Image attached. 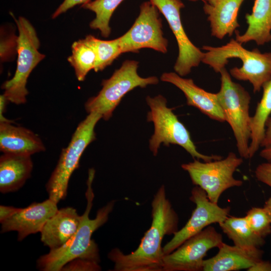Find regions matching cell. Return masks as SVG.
I'll return each mask as SVG.
<instances>
[{
    "label": "cell",
    "instance_id": "obj_26",
    "mask_svg": "<svg viewBox=\"0 0 271 271\" xmlns=\"http://www.w3.org/2000/svg\"><path fill=\"white\" fill-rule=\"evenodd\" d=\"M91 37L96 55L94 71L97 72L111 65L122 52L118 38L111 40H102L92 35Z\"/></svg>",
    "mask_w": 271,
    "mask_h": 271
},
{
    "label": "cell",
    "instance_id": "obj_7",
    "mask_svg": "<svg viewBox=\"0 0 271 271\" xmlns=\"http://www.w3.org/2000/svg\"><path fill=\"white\" fill-rule=\"evenodd\" d=\"M139 64L137 61L126 60L110 78L103 80L100 91L96 96L89 98L85 104L87 112H97L102 118L107 120L128 92L138 87L145 88L158 84L159 80L156 76L143 78L138 74Z\"/></svg>",
    "mask_w": 271,
    "mask_h": 271
},
{
    "label": "cell",
    "instance_id": "obj_4",
    "mask_svg": "<svg viewBox=\"0 0 271 271\" xmlns=\"http://www.w3.org/2000/svg\"><path fill=\"white\" fill-rule=\"evenodd\" d=\"M150 108L148 112V121L154 125V132L149 140V148L156 156L162 144L169 147L177 145L184 149L194 159L209 162L220 160L219 155H206L200 153L193 142L190 134L185 125L173 111L174 108L167 106V101L162 95L146 97Z\"/></svg>",
    "mask_w": 271,
    "mask_h": 271
},
{
    "label": "cell",
    "instance_id": "obj_28",
    "mask_svg": "<svg viewBox=\"0 0 271 271\" xmlns=\"http://www.w3.org/2000/svg\"><path fill=\"white\" fill-rule=\"evenodd\" d=\"M101 270L99 263L83 258H76L67 263L61 271H98Z\"/></svg>",
    "mask_w": 271,
    "mask_h": 271
},
{
    "label": "cell",
    "instance_id": "obj_24",
    "mask_svg": "<svg viewBox=\"0 0 271 271\" xmlns=\"http://www.w3.org/2000/svg\"><path fill=\"white\" fill-rule=\"evenodd\" d=\"M71 52L67 60L73 68L78 80L83 81L88 72L94 70L96 62V52L91 35L74 42L71 46Z\"/></svg>",
    "mask_w": 271,
    "mask_h": 271
},
{
    "label": "cell",
    "instance_id": "obj_21",
    "mask_svg": "<svg viewBox=\"0 0 271 271\" xmlns=\"http://www.w3.org/2000/svg\"><path fill=\"white\" fill-rule=\"evenodd\" d=\"M33 164L30 156L4 154L0 158V191L15 192L31 174Z\"/></svg>",
    "mask_w": 271,
    "mask_h": 271
},
{
    "label": "cell",
    "instance_id": "obj_20",
    "mask_svg": "<svg viewBox=\"0 0 271 271\" xmlns=\"http://www.w3.org/2000/svg\"><path fill=\"white\" fill-rule=\"evenodd\" d=\"M245 18L247 28L242 35L235 31L237 41L242 44L253 41L258 45L271 41V0H255L251 13Z\"/></svg>",
    "mask_w": 271,
    "mask_h": 271
},
{
    "label": "cell",
    "instance_id": "obj_23",
    "mask_svg": "<svg viewBox=\"0 0 271 271\" xmlns=\"http://www.w3.org/2000/svg\"><path fill=\"white\" fill-rule=\"evenodd\" d=\"M219 225L236 246L247 248H258L264 243V238L253 231L245 216H228Z\"/></svg>",
    "mask_w": 271,
    "mask_h": 271
},
{
    "label": "cell",
    "instance_id": "obj_6",
    "mask_svg": "<svg viewBox=\"0 0 271 271\" xmlns=\"http://www.w3.org/2000/svg\"><path fill=\"white\" fill-rule=\"evenodd\" d=\"M101 118V115L97 112L89 113L79 123L68 146L62 149L58 163L46 185L49 198L56 203L66 198L70 177L78 168L84 150L95 140V127Z\"/></svg>",
    "mask_w": 271,
    "mask_h": 271
},
{
    "label": "cell",
    "instance_id": "obj_35",
    "mask_svg": "<svg viewBox=\"0 0 271 271\" xmlns=\"http://www.w3.org/2000/svg\"><path fill=\"white\" fill-rule=\"evenodd\" d=\"M9 102L4 94L0 96V122H12L14 121L12 120L5 118L4 116V112L6 108V105Z\"/></svg>",
    "mask_w": 271,
    "mask_h": 271
},
{
    "label": "cell",
    "instance_id": "obj_10",
    "mask_svg": "<svg viewBox=\"0 0 271 271\" xmlns=\"http://www.w3.org/2000/svg\"><path fill=\"white\" fill-rule=\"evenodd\" d=\"M160 13L150 1L142 3L139 15L131 27L118 38L122 53L137 52L142 48L167 52L168 41L164 36Z\"/></svg>",
    "mask_w": 271,
    "mask_h": 271
},
{
    "label": "cell",
    "instance_id": "obj_33",
    "mask_svg": "<svg viewBox=\"0 0 271 271\" xmlns=\"http://www.w3.org/2000/svg\"><path fill=\"white\" fill-rule=\"evenodd\" d=\"M271 146V117H269L265 125L264 137L260 147L264 148Z\"/></svg>",
    "mask_w": 271,
    "mask_h": 271
},
{
    "label": "cell",
    "instance_id": "obj_31",
    "mask_svg": "<svg viewBox=\"0 0 271 271\" xmlns=\"http://www.w3.org/2000/svg\"><path fill=\"white\" fill-rule=\"evenodd\" d=\"M91 1L92 0H64L52 14V18L56 19L73 7L77 5H82Z\"/></svg>",
    "mask_w": 271,
    "mask_h": 271
},
{
    "label": "cell",
    "instance_id": "obj_30",
    "mask_svg": "<svg viewBox=\"0 0 271 271\" xmlns=\"http://www.w3.org/2000/svg\"><path fill=\"white\" fill-rule=\"evenodd\" d=\"M257 180L271 187V163H263L258 165L255 170Z\"/></svg>",
    "mask_w": 271,
    "mask_h": 271
},
{
    "label": "cell",
    "instance_id": "obj_14",
    "mask_svg": "<svg viewBox=\"0 0 271 271\" xmlns=\"http://www.w3.org/2000/svg\"><path fill=\"white\" fill-rule=\"evenodd\" d=\"M57 203L48 198L42 202H34L19 210L1 224V233L15 231L18 240L41 232L47 221L57 211Z\"/></svg>",
    "mask_w": 271,
    "mask_h": 271
},
{
    "label": "cell",
    "instance_id": "obj_36",
    "mask_svg": "<svg viewBox=\"0 0 271 271\" xmlns=\"http://www.w3.org/2000/svg\"><path fill=\"white\" fill-rule=\"evenodd\" d=\"M260 156L267 160L271 162V146L264 148L260 153Z\"/></svg>",
    "mask_w": 271,
    "mask_h": 271
},
{
    "label": "cell",
    "instance_id": "obj_32",
    "mask_svg": "<svg viewBox=\"0 0 271 271\" xmlns=\"http://www.w3.org/2000/svg\"><path fill=\"white\" fill-rule=\"evenodd\" d=\"M19 208L1 205L0 206L1 223L12 216L19 210Z\"/></svg>",
    "mask_w": 271,
    "mask_h": 271
},
{
    "label": "cell",
    "instance_id": "obj_2",
    "mask_svg": "<svg viewBox=\"0 0 271 271\" xmlns=\"http://www.w3.org/2000/svg\"><path fill=\"white\" fill-rule=\"evenodd\" d=\"M95 176V170L88 171L87 190L85 193L86 207L78 229L72 238L64 245L40 257L37 261L38 268L42 271H61L67 263L80 258L99 263L100 255L97 244L92 239L93 233L108 220L112 211L115 201L108 202L99 209L95 218H89L94 197L92 184Z\"/></svg>",
    "mask_w": 271,
    "mask_h": 271
},
{
    "label": "cell",
    "instance_id": "obj_5",
    "mask_svg": "<svg viewBox=\"0 0 271 271\" xmlns=\"http://www.w3.org/2000/svg\"><path fill=\"white\" fill-rule=\"evenodd\" d=\"M221 86L216 93L225 121L233 131L240 157L249 158L251 116L249 114L251 97L240 84L233 81L225 68L220 72Z\"/></svg>",
    "mask_w": 271,
    "mask_h": 271
},
{
    "label": "cell",
    "instance_id": "obj_18",
    "mask_svg": "<svg viewBox=\"0 0 271 271\" xmlns=\"http://www.w3.org/2000/svg\"><path fill=\"white\" fill-rule=\"evenodd\" d=\"M244 1H203V11L208 16L212 36L222 39L226 35H232L239 27L238 13Z\"/></svg>",
    "mask_w": 271,
    "mask_h": 271
},
{
    "label": "cell",
    "instance_id": "obj_9",
    "mask_svg": "<svg viewBox=\"0 0 271 271\" xmlns=\"http://www.w3.org/2000/svg\"><path fill=\"white\" fill-rule=\"evenodd\" d=\"M242 163V158L230 152L224 159L204 162L195 159L181 167L189 174L192 183L202 188L210 201L217 204L223 192L242 185L241 180L233 176Z\"/></svg>",
    "mask_w": 271,
    "mask_h": 271
},
{
    "label": "cell",
    "instance_id": "obj_1",
    "mask_svg": "<svg viewBox=\"0 0 271 271\" xmlns=\"http://www.w3.org/2000/svg\"><path fill=\"white\" fill-rule=\"evenodd\" d=\"M152 224L145 232L138 247L129 254L119 248L108 254L115 271H163L165 254L162 242L166 235L178 230L179 218L166 197L164 185L155 194L152 202Z\"/></svg>",
    "mask_w": 271,
    "mask_h": 271
},
{
    "label": "cell",
    "instance_id": "obj_37",
    "mask_svg": "<svg viewBox=\"0 0 271 271\" xmlns=\"http://www.w3.org/2000/svg\"><path fill=\"white\" fill-rule=\"evenodd\" d=\"M263 209L265 211L271 222V197L265 202Z\"/></svg>",
    "mask_w": 271,
    "mask_h": 271
},
{
    "label": "cell",
    "instance_id": "obj_22",
    "mask_svg": "<svg viewBox=\"0 0 271 271\" xmlns=\"http://www.w3.org/2000/svg\"><path fill=\"white\" fill-rule=\"evenodd\" d=\"M262 89V97L257 104L253 116H251L249 159L254 156L260 147L266 123L271 114V79L263 85Z\"/></svg>",
    "mask_w": 271,
    "mask_h": 271
},
{
    "label": "cell",
    "instance_id": "obj_17",
    "mask_svg": "<svg viewBox=\"0 0 271 271\" xmlns=\"http://www.w3.org/2000/svg\"><path fill=\"white\" fill-rule=\"evenodd\" d=\"M81 219L71 207L57 210L45 223L41 231V241L50 250L58 248L67 243L78 229Z\"/></svg>",
    "mask_w": 271,
    "mask_h": 271
},
{
    "label": "cell",
    "instance_id": "obj_38",
    "mask_svg": "<svg viewBox=\"0 0 271 271\" xmlns=\"http://www.w3.org/2000/svg\"><path fill=\"white\" fill-rule=\"evenodd\" d=\"M191 2H197V1H201L202 2H203L204 0H189Z\"/></svg>",
    "mask_w": 271,
    "mask_h": 271
},
{
    "label": "cell",
    "instance_id": "obj_8",
    "mask_svg": "<svg viewBox=\"0 0 271 271\" xmlns=\"http://www.w3.org/2000/svg\"><path fill=\"white\" fill-rule=\"evenodd\" d=\"M13 17L19 32L17 68L13 77L4 82L2 88L5 90L3 94L8 101L21 104L27 101L28 77L45 55L39 51L40 41L32 24L23 17Z\"/></svg>",
    "mask_w": 271,
    "mask_h": 271
},
{
    "label": "cell",
    "instance_id": "obj_11",
    "mask_svg": "<svg viewBox=\"0 0 271 271\" xmlns=\"http://www.w3.org/2000/svg\"><path fill=\"white\" fill-rule=\"evenodd\" d=\"M222 242L221 234L214 227L208 226L165 255L163 271L203 270L204 258L207 252L218 247Z\"/></svg>",
    "mask_w": 271,
    "mask_h": 271
},
{
    "label": "cell",
    "instance_id": "obj_12",
    "mask_svg": "<svg viewBox=\"0 0 271 271\" xmlns=\"http://www.w3.org/2000/svg\"><path fill=\"white\" fill-rule=\"evenodd\" d=\"M190 199L195 204L196 207L184 226L175 232L170 241L163 247L165 255L173 252L207 226L213 223L219 224L229 216V207L222 208L210 201L206 193L198 186L192 189Z\"/></svg>",
    "mask_w": 271,
    "mask_h": 271
},
{
    "label": "cell",
    "instance_id": "obj_34",
    "mask_svg": "<svg viewBox=\"0 0 271 271\" xmlns=\"http://www.w3.org/2000/svg\"><path fill=\"white\" fill-rule=\"evenodd\" d=\"M249 271H271V262L261 260L257 261L249 268Z\"/></svg>",
    "mask_w": 271,
    "mask_h": 271
},
{
    "label": "cell",
    "instance_id": "obj_16",
    "mask_svg": "<svg viewBox=\"0 0 271 271\" xmlns=\"http://www.w3.org/2000/svg\"><path fill=\"white\" fill-rule=\"evenodd\" d=\"M218 253L205 259L203 271H233L248 269L261 260L263 251L258 248H247L223 242L218 247Z\"/></svg>",
    "mask_w": 271,
    "mask_h": 271
},
{
    "label": "cell",
    "instance_id": "obj_25",
    "mask_svg": "<svg viewBox=\"0 0 271 271\" xmlns=\"http://www.w3.org/2000/svg\"><path fill=\"white\" fill-rule=\"evenodd\" d=\"M124 0H94L82 5V8L93 12L95 18L90 23V27L98 30L104 38L111 33L109 22L111 16L117 7Z\"/></svg>",
    "mask_w": 271,
    "mask_h": 271
},
{
    "label": "cell",
    "instance_id": "obj_19",
    "mask_svg": "<svg viewBox=\"0 0 271 271\" xmlns=\"http://www.w3.org/2000/svg\"><path fill=\"white\" fill-rule=\"evenodd\" d=\"M12 122H0V150L4 154L31 156L43 152L45 147L32 130Z\"/></svg>",
    "mask_w": 271,
    "mask_h": 271
},
{
    "label": "cell",
    "instance_id": "obj_3",
    "mask_svg": "<svg viewBox=\"0 0 271 271\" xmlns=\"http://www.w3.org/2000/svg\"><path fill=\"white\" fill-rule=\"evenodd\" d=\"M202 62L209 65L216 73L225 68L228 60L238 58L241 60V67L230 70L233 78L249 81L254 92H259L263 85L271 79V53H261L257 49L248 50L235 39H231L220 47L203 46Z\"/></svg>",
    "mask_w": 271,
    "mask_h": 271
},
{
    "label": "cell",
    "instance_id": "obj_27",
    "mask_svg": "<svg viewBox=\"0 0 271 271\" xmlns=\"http://www.w3.org/2000/svg\"><path fill=\"white\" fill-rule=\"evenodd\" d=\"M253 231L264 238L271 233V222L263 208L252 207L245 216Z\"/></svg>",
    "mask_w": 271,
    "mask_h": 271
},
{
    "label": "cell",
    "instance_id": "obj_13",
    "mask_svg": "<svg viewBox=\"0 0 271 271\" xmlns=\"http://www.w3.org/2000/svg\"><path fill=\"white\" fill-rule=\"evenodd\" d=\"M167 20L177 42L178 56L174 66L182 77L189 74L193 68L202 62L204 53L187 36L181 18V10L185 5L181 0H149Z\"/></svg>",
    "mask_w": 271,
    "mask_h": 271
},
{
    "label": "cell",
    "instance_id": "obj_29",
    "mask_svg": "<svg viewBox=\"0 0 271 271\" xmlns=\"http://www.w3.org/2000/svg\"><path fill=\"white\" fill-rule=\"evenodd\" d=\"M18 37L15 35H10L4 40L1 41V60L4 62L11 58L13 53L17 51Z\"/></svg>",
    "mask_w": 271,
    "mask_h": 271
},
{
    "label": "cell",
    "instance_id": "obj_15",
    "mask_svg": "<svg viewBox=\"0 0 271 271\" xmlns=\"http://www.w3.org/2000/svg\"><path fill=\"white\" fill-rule=\"evenodd\" d=\"M162 81L174 85L184 94L187 105L199 109L210 118L225 121L216 93L209 92L198 86L190 78H185L176 72H165L160 78Z\"/></svg>",
    "mask_w": 271,
    "mask_h": 271
}]
</instances>
